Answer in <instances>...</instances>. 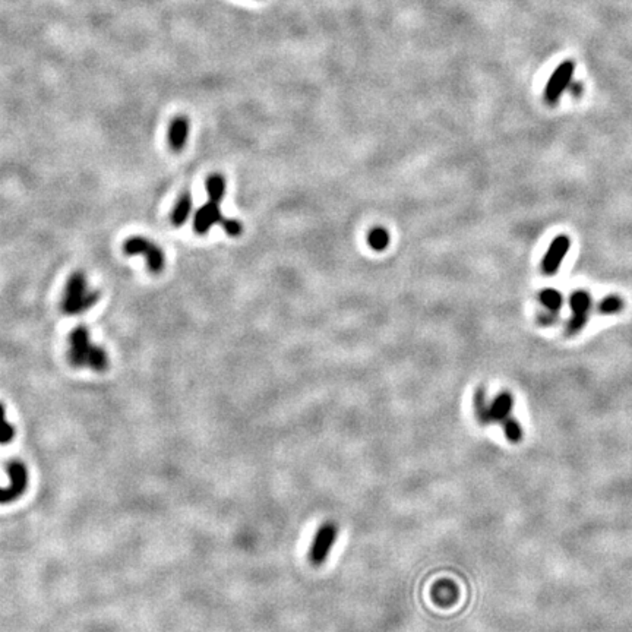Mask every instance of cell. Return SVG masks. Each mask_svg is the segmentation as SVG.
<instances>
[{
  "label": "cell",
  "mask_w": 632,
  "mask_h": 632,
  "mask_svg": "<svg viewBox=\"0 0 632 632\" xmlns=\"http://www.w3.org/2000/svg\"><path fill=\"white\" fill-rule=\"evenodd\" d=\"M67 360L74 368H90L104 372L108 368L107 351L91 343L90 331L86 325H78L69 334Z\"/></svg>",
  "instance_id": "cell-1"
},
{
  "label": "cell",
  "mask_w": 632,
  "mask_h": 632,
  "mask_svg": "<svg viewBox=\"0 0 632 632\" xmlns=\"http://www.w3.org/2000/svg\"><path fill=\"white\" fill-rule=\"evenodd\" d=\"M98 299H100V293L90 290L86 274L76 271L69 277L66 283L62 311L66 315H79L95 306Z\"/></svg>",
  "instance_id": "cell-2"
},
{
  "label": "cell",
  "mask_w": 632,
  "mask_h": 632,
  "mask_svg": "<svg viewBox=\"0 0 632 632\" xmlns=\"http://www.w3.org/2000/svg\"><path fill=\"white\" fill-rule=\"evenodd\" d=\"M221 224V226L226 229L227 234L230 236H241L242 234V224L238 222L237 220H229V218H224L220 213V208H218V204L214 202V201H209L208 204H205L202 208H200L198 213H196L195 216V221H193V227H195V232L196 233H200V234H205L211 226H214V224Z\"/></svg>",
  "instance_id": "cell-3"
},
{
  "label": "cell",
  "mask_w": 632,
  "mask_h": 632,
  "mask_svg": "<svg viewBox=\"0 0 632 632\" xmlns=\"http://www.w3.org/2000/svg\"><path fill=\"white\" fill-rule=\"evenodd\" d=\"M123 252L126 255H143L147 259L148 270L152 274H160L164 268V254L163 250L149 242L148 238L133 236L123 243Z\"/></svg>",
  "instance_id": "cell-4"
},
{
  "label": "cell",
  "mask_w": 632,
  "mask_h": 632,
  "mask_svg": "<svg viewBox=\"0 0 632 632\" xmlns=\"http://www.w3.org/2000/svg\"><path fill=\"white\" fill-rule=\"evenodd\" d=\"M337 535H339V528L334 523H324L318 528L311 544V551H309V559H311L314 567L325 564L332 551V546L335 544Z\"/></svg>",
  "instance_id": "cell-5"
},
{
  "label": "cell",
  "mask_w": 632,
  "mask_h": 632,
  "mask_svg": "<svg viewBox=\"0 0 632 632\" xmlns=\"http://www.w3.org/2000/svg\"><path fill=\"white\" fill-rule=\"evenodd\" d=\"M592 296L585 290H575L572 291L569 298V307L572 311V316L568 321L567 334L568 335H577L581 332L590 319V311H592Z\"/></svg>",
  "instance_id": "cell-6"
},
{
  "label": "cell",
  "mask_w": 632,
  "mask_h": 632,
  "mask_svg": "<svg viewBox=\"0 0 632 632\" xmlns=\"http://www.w3.org/2000/svg\"><path fill=\"white\" fill-rule=\"evenodd\" d=\"M575 65L571 60L560 63L552 76L547 81V86L544 88V98L549 104H555L559 98L564 95V92L569 88L574 78Z\"/></svg>",
  "instance_id": "cell-7"
},
{
  "label": "cell",
  "mask_w": 632,
  "mask_h": 632,
  "mask_svg": "<svg viewBox=\"0 0 632 632\" xmlns=\"http://www.w3.org/2000/svg\"><path fill=\"white\" fill-rule=\"evenodd\" d=\"M9 474V486L0 487V505H6L9 502L17 501L26 489L28 485V473L26 467L21 461H12L8 464Z\"/></svg>",
  "instance_id": "cell-8"
},
{
  "label": "cell",
  "mask_w": 632,
  "mask_h": 632,
  "mask_svg": "<svg viewBox=\"0 0 632 632\" xmlns=\"http://www.w3.org/2000/svg\"><path fill=\"white\" fill-rule=\"evenodd\" d=\"M571 248L569 237L565 234L556 236L551 246L547 248L542 261V271L544 275H555L559 271L560 264L567 258Z\"/></svg>",
  "instance_id": "cell-9"
},
{
  "label": "cell",
  "mask_w": 632,
  "mask_h": 632,
  "mask_svg": "<svg viewBox=\"0 0 632 632\" xmlns=\"http://www.w3.org/2000/svg\"><path fill=\"white\" fill-rule=\"evenodd\" d=\"M514 407V398L510 392L503 391L498 394L494 401L490 403V417L492 423H503L511 417Z\"/></svg>",
  "instance_id": "cell-10"
},
{
  "label": "cell",
  "mask_w": 632,
  "mask_h": 632,
  "mask_svg": "<svg viewBox=\"0 0 632 632\" xmlns=\"http://www.w3.org/2000/svg\"><path fill=\"white\" fill-rule=\"evenodd\" d=\"M188 135H189V119L185 116H177L172 122L170 131H168V144H170V147L175 151H180L186 144Z\"/></svg>",
  "instance_id": "cell-11"
},
{
  "label": "cell",
  "mask_w": 632,
  "mask_h": 632,
  "mask_svg": "<svg viewBox=\"0 0 632 632\" xmlns=\"http://www.w3.org/2000/svg\"><path fill=\"white\" fill-rule=\"evenodd\" d=\"M474 413L480 425H483V426L492 425L490 404L486 401V392L483 388L477 389L474 394Z\"/></svg>",
  "instance_id": "cell-12"
},
{
  "label": "cell",
  "mask_w": 632,
  "mask_h": 632,
  "mask_svg": "<svg viewBox=\"0 0 632 632\" xmlns=\"http://www.w3.org/2000/svg\"><path fill=\"white\" fill-rule=\"evenodd\" d=\"M191 209H192L191 193L185 192L179 198V201H177L175 209H173V214H172V222L175 224L176 227L184 226V224L188 220V217H189V214H191Z\"/></svg>",
  "instance_id": "cell-13"
},
{
  "label": "cell",
  "mask_w": 632,
  "mask_h": 632,
  "mask_svg": "<svg viewBox=\"0 0 632 632\" xmlns=\"http://www.w3.org/2000/svg\"><path fill=\"white\" fill-rule=\"evenodd\" d=\"M537 299L547 309V311L555 312V314H558L562 305H564V298H562V294L556 289H543L539 293Z\"/></svg>",
  "instance_id": "cell-14"
},
{
  "label": "cell",
  "mask_w": 632,
  "mask_h": 632,
  "mask_svg": "<svg viewBox=\"0 0 632 632\" xmlns=\"http://www.w3.org/2000/svg\"><path fill=\"white\" fill-rule=\"evenodd\" d=\"M206 192L209 196V201H214L218 204L222 200L224 192H226V180L220 175L209 176L206 180Z\"/></svg>",
  "instance_id": "cell-15"
},
{
  "label": "cell",
  "mask_w": 632,
  "mask_h": 632,
  "mask_svg": "<svg viewBox=\"0 0 632 632\" xmlns=\"http://www.w3.org/2000/svg\"><path fill=\"white\" fill-rule=\"evenodd\" d=\"M433 597L439 605H449V603H453L457 597L455 585L451 581H444L437 584L433 592Z\"/></svg>",
  "instance_id": "cell-16"
},
{
  "label": "cell",
  "mask_w": 632,
  "mask_h": 632,
  "mask_svg": "<svg viewBox=\"0 0 632 632\" xmlns=\"http://www.w3.org/2000/svg\"><path fill=\"white\" fill-rule=\"evenodd\" d=\"M597 309L601 315L619 314L624 309V300H622V298L616 296V294H610V296H606L599 303Z\"/></svg>",
  "instance_id": "cell-17"
},
{
  "label": "cell",
  "mask_w": 632,
  "mask_h": 632,
  "mask_svg": "<svg viewBox=\"0 0 632 632\" xmlns=\"http://www.w3.org/2000/svg\"><path fill=\"white\" fill-rule=\"evenodd\" d=\"M501 426H502L505 437H507L508 441H511L514 444L521 441V438H523V428H521V425L518 423V420L515 417L511 416L507 421H503Z\"/></svg>",
  "instance_id": "cell-18"
},
{
  "label": "cell",
  "mask_w": 632,
  "mask_h": 632,
  "mask_svg": "<svg viewBox=\"0 0 632 632\" xmlns=\"http://www.w3.org/2000/svg\"><path fill=\"white\" fill-rule=\"evenodd\" d=\"M368 242L371 245L372 249L375 250H385L388 243H389V234L385 229L382 227H378V229H373L371 233H369V237H368Z\"/></svg>",
  "instance_id": "cell-19"
},
{
  "label": "cell",
  "mask_w": 632,
  "mask_h": 632,
  "mask_svg": "<svg viewBox=\"0 0 632 632\" xmlns=\"http://www.w3.org/2000/svg\"><path fill=\"white\" fill-rule=\"evenodd\" d=\"M15 437V428L8 423L5 414V405L0 404V445L9 444Z\"/></svg>",
  "instance_id": "cell-20"
},
{
  "label": "cell",
  "mask_w": 632,
  "mask_h": 632,
  "mask_svg": "<svg viewBox=\"0 0 632 632\" xmlns=\"http://www.w3.org/2000/svg\"><path fill=\"white\" fill-rule=\"evenodd\" d=\"M540 322V325L543 327H549V325H553L555 322L558 321V315L555 312H549L547 311V314H542L537 319Z\"/></svg>",
  "instance_id": "cell-21"
}]
</instances>
